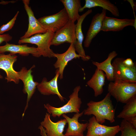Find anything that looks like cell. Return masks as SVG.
Here are the masks:
<instances>
[{
  "instance_id": "6da1fadb",
  "label": "cell",
  "mask_w": 136,
  "mask_h": 136,
  "mask_svg": "<svg viewBox=\"0 0 136 136\" xmlns=\"http://www.w3.org/2000/svg\"><path fill=\"white\" fill-rule=\"evenodd\" d=\"M111 96L108 92L100 101L91 100L87 104L88 107L84 110L83 114L88 116L93 115L97 121L101 124L105 123L106 120L111 123L114 122L115 109L114 108Z\"/></svg>"
},
{
  "instance_id": "7a4b0ae2",
  "label": "cell",
  "mask_w": 136,
  "mask_h": 136,
  "mask_svg": "<svg viewBox=\"0 0 136 136\" xmlns=\"http://www.w3.org/2000/svg\"><path fill=\"white\" fill-rule=\"evenodd\" d=\"M108 90L117 102L125 104L136 95V82L120 80L110 82Z\"/></svg>"
},
{
  "instance_id": "3957f363",
  "label": "cell",
  "mask_w": 136,
  "mask_h": 136,
  "mask_svg": "<svg viewBox=\"0 0 136 136\" xmlns=\"http://www.w3.org/2000/svg\"><path fill=\"white\" fill-rule=\"evenodd\" d=\"M81 88L80 86H76L69 96L67 103L61 107H55L49 104L44 105L47 112L53 117H59L63 114L69 113H79L82 103L81 98L79 97V92Z\"/></svg>"
},
{
  "instance_id": "277c9868",
  "label": "cell",
  "mask_w": 136,
  "mask_h": 136,
  "mask_svg": "<svg viewBox=\"0 0 136 136\" xmlns=\"http://www.w3.org/2000/svg\"><path fill=\"white\" fill-rule=\"evenodd\" d=\"M54 32L48 30L46 32L35 34L29 38L20 39L18 43H29L36 45L38 52L41 56L48 58L54 57V53L50 48L51 43Z\"/></svg>"
},
{
  "instance_id": "5b68a950",
  "label": "cell",
  "mask_w": 136,
  "mask_h": 136,
  "mask_svg": "<svg viewBox=\"0 0 136 136\" xmlns=\"http://www.w3.org/2000/svg\"><path fill=\"white\" fill-rule=\"evenodd\" d=\"M38 19L48 31L54 33L64 26L69 20L64 8L56 13L44 16Z\"/></svg>"
},
{
  "instance_id": "8992f818",
  "label": "cell",
  "mask_w": 136,
  "mask_h": 136,
  "mask_svg": "<svg viewBox=\"0 0 136 136\" xmlns=\"http://www.w3.org/2000/svg\"><path fill=\"white\" fill-rule=\"evenodd\" d=\"M35 67V65H33L28 70L25 67H23L20 71L18 72L19 79L23 83V92L27 95L26 105L22 114V118L28 108L29 102L34 94L39 84L38 82L34 81L33 76L32 74V69Z\"/></svg>"
},
{
  "instance_id": "52a82bcc",
  "label": "cell",
  "mask_w": 136,
  "mask_h": 136,
  "mask_svg": "<svg viewBox=\"0 0 136 136\" xmlns=\"http://www.w3.org/2000/svg\"><path fill=\"white\" fill-rule=\"evenodd\" d=\"M123 58H116L112 63L114 71V81L120 80L136 82V65L128 67L123 63Z\"/></svg>"
},
{
  "instance_id": "ba28073f",
  "label": "cell",
  "mask_w": 136,
  "mask_h": 136,
  "mask_svg": "<svg viewBox=\"0 0 136 136\" xmlns=\"http://www.w3.org/2000/svg\"><path fill=\"white\" fill-rule=\"evenodd\" d=\"M85 136H116L120 131L119 125L108 126L98 122L94 116L89 118Z\"/></svg>"
},
{
  "instance_id": "9c48e42d",
  "label": "cell",
  "mask_w": 136,
  "mask_h": 136,
  "mask_svg": "<svg viewBox=\"0 0 136 136\" xmlns=\"http://www.w3.org/2000/svg\"><path fill=\"white\" fill-rule=\"evenodd\" d=\"M75 22L69 20L63 27L55 32L52 38L51 45H59L65 43H73L76 42Z\"/></svg>"
},
{
  "instance_id": "30bf717a",
  "label": "cell",
  "mask_w": 136,
  "mask_h": 136,
  "mask_svg": "<svg viewBox=\"0 0 136 136\" xmlns=\"http://www.w3.org/2000/svg\"><path fill=\"white\" fill-rule=\"evenodd\" d=\"M18 56L16 55L9 53L5 54H0V69L6 73V76L5 79L7 82H13L16 84L19 82L18 72L14 69V63L17 60Z\"/></svg>"
},
{
  "instance_id": "8fae6325",
  "label": "cell",
  "mask_w": 136,
  "mask_h": 136,
  "mask_svg": "<svg viewBox=\"0 0 136 136\" xmlns=\"http://www.w3.org/2000/svg\"><path fill=\"white\" fill-rule=\"evenodd\" d=\"M25 10L28 15V29L20 39L27 38L37 34L43 33L48 30L35 17L34 13L29 6L30 0L22 1Z\"/></svg>"
},
{
  "instance_id": "7c38bea8",
  "label": "cell",
  "mask_w": 136,
  "mask_h": 136,
  "mask_svg": "<svg viewBox=\"0 0 136 136\" xmlns=\"http://www.w3.org/2000/svg\"><path fill=\"white\" fill-rule=\"evenodd\" d=\"M136 23L135 19H120L106 16L103 21L101 31H118L128 26H133L136 28Z\"/></svg>"
},
{
  "instance_id": "4fadbf2b",
  "label": "cell",
  "mask_w": 136,
  "mask_h": 136,
  "mask_svg": "<svg viewBox=\"0 0 136 136\" xmlns=\"http://www.w3.org/2000/svg\"><path fill=\"white\" fill-rule=\"evenodd\" d=\"M53 56L57 58L54 66L55 69H58L59 77L60 79L63 78V71L68 62L74 59L79 58L81 57L79 55L76 53L73 43L70 44L69 48L65 52L61 54L54 53Z\"/></svg>"
},
{
  "instance_id": "5bb4252c",
  "label": "cell",
  "mask_w": 136,
  "mask_h": 136,
  "mask_svg": "<svg viewBox=\"0 0 136 136\" xmlns=\"http://www.w3.org/2000/svg\"><path fill=\"white\" fill-rule=\"evenodd\" d=\"M84 114V111L81 113H76L71 118L65 114L62 115L66 120L68 126L64 134L65 136H83L84 132L87 129L88 123H81L78 122L79 118Z\"/></svg>"
},
{
  "instance_id": "9a60e30c",
  "label": "cell",
  "mask_w": 136,
  "mask_h": 136,
  "mask_svg": "<svg viewBox=\"0 0 136 136\" xmlns=\"http://www.w3.org/2000/svg\"><path fill=\"white\" fill-rule=\"evenodd\" d=\"M50 116L46 113L43 120L40 123L47 136H65L63 133L67 123L66 120L64 118L55 122L51 120Z\"/></svg>"
},
{
  "instance_id": "2e32d148",
  "label": "cell",
  "mask_w": 136,
  "mask_h": 136,
  "mask_svg": "<svg viewBox=\"0 0 136 136\" xmlns=\"http://www.w3.org/2000/svg\"><path fill=\"white\" fill-rule=\"evenodd\" d=\"M106 14V10L103 9L101 13L96 14L93 17L84 42L85 47H89L93 38L101 31L103 21Z\"/></svg>"
},
{
  "instance_id": "e0dca14e",
  "label": "cell",
  "mask_w": 136,
  "mask_h": 136,
  "mask_svg": "<svg viewBox=\"0 0 136 136\" xmlns=\"http://www.w3.org/2000/svg\"><path fill=\"white\" fill-rule=\"evenodd\" d=\"M55 74L54 77L49 81H47L46 78H44L41 82L39 83L37 88L42 94L45 95H56L61 101H64V98L61 94L58 89L57 81L59 75L58 69L56 70Z\"/></svg>"
},
{
  "instance_id": "ac0fdd59",
  "label": "cell",
  "mask_w": 136,
  "mask_h": 136,
  "mask_svg": "<svg viewBox=\"0 0 136 136\" xmlns=\"http://www.w3.org/2000/svg\"><path fill=\"white\" fill-rule=\"evenodd\" d=\"M92 12L91 9H89L80 15L75 24V33L76 42L74 44L76 51L81 56L82 59L84 61H87L90 59V57L86 55L82 45L84 37L82 30V24L86 17Z\"/></svg>"
},
{
  "instance_id": "d6986e66",
  "label": "cell",
  "mask_w": 136,
  "mask_h": 136,
  "mask_svg": "<svg viewBox=\"0 0 136 136\" xmlns=\"http://www.w3.org/2000/svg\"><path fill=\"white\" fill-rule=\"evenodd\" d=\"M6 52L13 55L18 54L24 56L31 54L36 57L41 56L37 47H29L27 44L16 45L6 43L5 45L0 46V54Z\"/></svg>"
},
{
  "instance_id": "ffe728a7",
  "label": "cell",
  "mask_w": 136,
  "mask_h": 136,
  "mask_svg": "<svg viewBox=\"0 0 136 136\" xmlns=\"http://www.w3.org/2000/svg\"><path fill=\"white\" fill-rule=\"evenodd\" d=\"M100 7L110 12L114 16L119 17L120 13L118 9L114 4L108 0H85L84 5L80 9L79 12L83 11L86 8Z\"/></svg>"
},
{
  "instance_id": "44dd1931",
  "label": "cell",
  "mask_w": 136,
  "mask_h": 136,
  "mask_svg": "<svg viewBox=\"0 0 136 136\" xmlns=\"http://www.w3.org/2000/svg\"><path fill=\"white\" fill-rule=\"evenodd\" d=\"M106 78L104 72L96 68L91 78L87 82V85L93 90L95 97H97L103 93Z\"/></svg>"
},
{
  "instance_id": "7402d4cb",
  "label": "cell",
  "mask_w": 136,
  "mask_h": 136,
  "mask_svg": "<svg viewBox=\"0 0 136 136\" xmlns=\"http://www.w3.org/2000/svg\"><path fill=\"white\" fill-rule=\"evenodd\" d=\"M117 55L115 51H113L109 54L107 58L102 62L100 63L92 61L93 64L95 66L97 69L105 73L108 80L110 82L114 81V71L111 61Z\"/></svg>"
},
{
  "instance_id": "603a6c76",
  "label": "cell",
  "mask_w": 136,
  "mask_h": 136,
  "mask_svg": "<svg viewBox=\"0 0 136 136\" xmlns=\"http://www.w3.org/2000/svg\"><path fill=\"white\" fill-rule=\"evenodd\" d=\"M68 14L69 20L75 22L77 20L80 15L79 14L82 7L80 0H60Z\"/></svg>"
},
{
  "instance_id": "cb8c5ba5",
  "label": "cell",
  "mask_w": 136,
  "mask_h": 136,
  "mask_svg": "<svg viewBox=\"0 0 136 136\" xmlns=\"http://www.w3.org/2000/svg\"><path fill=\"white\" fill-rule=\"evenodd\" d=\"M123 107L117 117L123 119L136 116V95L130 99Z\"/></svg>"
},
{
  "instance_id": "d4e9b609",
  "label": "cell",
  "mask_w": 136,
  "mask_h": 136,
  "mask_svg": "<svg viewBox=\"0 0 136 136\" xmlns=\"http://www.w3.org/2000/svg\"><path fill=\"white\" fill-rule=\"evenodd\" d=\"M120 126V136H136V127L127 121L123 119Z\"/></svg>"
},
{
  "instance_id": "484cf974",
  "label": "cell",
  "mask_w": 136,
  "mask_h": 136,
  "mask_svg": "<svg viewBox=\"0 0 136 136\" xmlns=\"http://www.w3.org/2000/svg\"><path fill=\"white\" fill-rule=\"evenodd\" d=\"M19 13V11H17L13 18L6 24H3L0 27V34L2 35L11 29L13 27L15 21Z\"/></svg>"
},
{
  "instance_id": "4316f807",
  "label": "cell",
  "mask_w": 136,
  "mask_h": 136,
  "mask_svg": "<svg viewBox=\"0 0 136 136\" xmlns=\"http://www.w3.org/2000/svg\"><path fill=\"white\" fill-rule=\"evenodd\" d=\"M12 39V37L9 34H0V44L4 42L8 43L11 41Z\"/></svg>"
},
{
  "instance_id": "83f0119b",
  "label": "cell",
  "mask_w": 136,
  "mask_h": 136,
  "mask_svg": "<svg viewBox=\"0 0 136 136\" xmlns=\"http://www.w3.org/2000/svg\"><path fill=\"white\" fill-rule=\"evenodd\" d=\"M122 62L125 65L129 67H132L136 65L135 62H133L132 59L129 58L124 59Z\"/></svg>"
},
{
  "instance_id": "f1b7e54d",
  "label": "cell",
  "mask_w": 136,
  "mask_h": 136,
  "mask_svg": "<svg viewBox=\"0 0 136 136\" xmlns=\"http://www.w3.org/2000/svg\"><path fill=\"white\" fill-rule=\"evenodd\" d=\"M124 120L129 122L136 127V116L130 117Z\"/></svg>"
},
{
  "instance_id": "f546056e",
  "label": "cell",
  "mask_w": 136,
  "mask_h": 136,
  "mask_svg": "<svg viewBox=\"0 0 136 136\" xmlns=\"http://www.w3.org/2000/svg\"><path fill=\"white\" fill-rule=\"evenodd\" d=\"M38 128L40 130V133L41 136H47L44 129L41 125H40L39 126Z\"/></svg>"
},
{
  "instance_id": "4dcf8cb0",
  "label": "cell",
  "mask_w": 136,
  "mask_h": 136,
  "mask_svg": "<svg viewBox=\"0 0 136 136\" xmlns=\"http://www.w3.org/2000/svg\"><path fill=\"white\" fill-rule=\"evenodd\" d=\"M16 1H3L0 2V5H6L10 3H15Z\"/></svg>"
},
{
  "instance_id": "1f68e13d",
  "label": "cell",
  "mask_w": 136,
  "mask_h": 136,
  "mask_svg": "<svg viewBox=\"0 0 136 136\" xmlns=\"http://www.w3.org/2000/svg\"><path fill=\"white\" fill-rule=\"evenodd\" d=\"M3 78V76L1 75L0 73V79H2Z\"/></svg>"
},
{
  "instance_id": "d6a6232c",
  "label": "cell",
  "mask_w": 136,
  "mask_h": 136,
  "mask_svg": "<svg viewBox=\"0 0 136 136\" xmlns=\"http://www.w3.org/2000/svg\"></svg>"
}]
</instances>
